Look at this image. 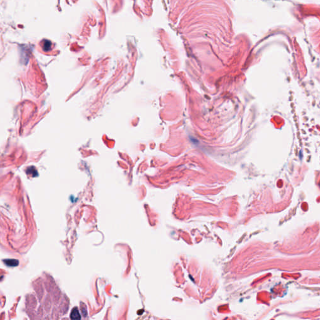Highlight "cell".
<instances>
[{
    "label": "cell",
    "instance_id": "1",
    "mask_svg": "<svg viewBox=\"0 0 320 320\" xmlns=\"http://www.w3.org/2000/svg\"><path fill=\"white\" fill-rule=\"evenodd\" d=\"M70 317H71V319H76V320L81 319V317L80 315V311H79L77 307H75V308H73V310H72V311H71V315H70Z\"/></svg>",
    "mask_w": 320,
    "mask_h": 320
},
{
    "label": "cell",
    "instance_id": "2",
    "mask_svg": "<svg viewBox=\"0 0 320 320\" xmlns=\"http://www.w3.org/2000/svg\"><path fill=\"white\" fill-rule=\"evenodd\" d=\"M3 261L6 265V266H10V267L17 266L19 264V261L17 260V259H5V260H3Z\"/></svg>",
    "mask_w": 320,
    "mask_h": 320
},
{
    "label": "cell",
    "instance_id": "3",
    "mask_svg": "<svg viewBox=\"0 0 320 320\" xmlns=\"http://www.w3.org/2000/svg\"><path fill=\"white\" fill-rule=\"evenodd\" d=\"M51 42L48 40H45L43 44V49L44 51H49L51 49Z\"/></svg>",
    "mask_w": 320,
    "mask_h": 320
}]
</instances>
